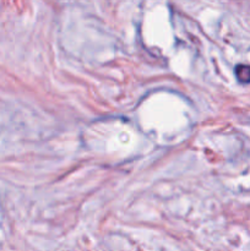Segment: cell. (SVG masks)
Listing matches in <instances>:
<instances>
[{
    "instance_id": "1",
    "label": "cell",
    "mask_w": 250,
    "mask_h": 251,
    "mask_svg": "<svg viewBox=\"0 0 250 251\" xmlns=\"http://www.w3.org/2000/svg\"><path fill=\"white\" fill-rule=\"evenodd\" d=\"M235 76L240 83H250V65H237Z\"/></svg>"
}]
</instances>
